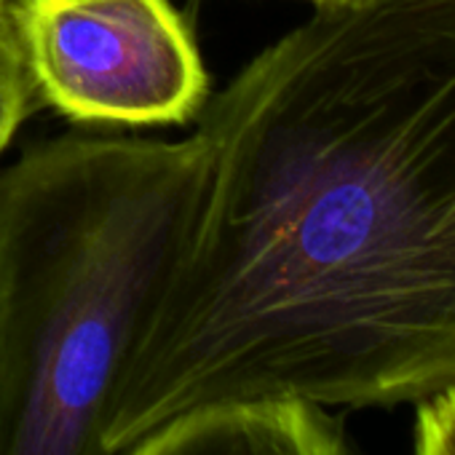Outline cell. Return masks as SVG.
Returning a JSON list of instances; mask_svg holds the SVG:
<instances>
[{"label":"cell","instance_id":"4","mask_svg":"<svg viewBox=\"0 0 455 455\" xmlns=\"http://www.w3.org/2000/svg\"><path fill=\"white\" fill-rule=\"evenodd\" d=\"M118 455H354L330 410L308 402L201 407L153 428Z\"/></svg>","mask_w":455,"mask_h":455},{"label":"cell","instance_id":"1","mask_svg":"<svg viewBox=\"0 0 455 455\" xmlns=\"http://www.w3.org/2000/svg\"><path fill=\"white\" fill-rule=\"evenodd\" d=\"M190 239L116 378L102 450L201 407L455 388V0H343L196 116Z\"/></svg>","mask_w":455,"mask_h":455},{"label":"cell","instance_id":"6","mask_svg":"<svg viewBox=\"0 0 455 455\" xmlns=\"http://www.w3.org/2000/svg\"><path fill=\"white\" fill-rule=\"evenodd\" d=\"M412 455H455V388L418 404Z\"/></svg>","mask_w":455,"mask_h":455},{"label":"cell","instance_id":"3","mask_svg":"<svg viewBox=\"0 0 455 455\" xmlns=\"http://www.w3.org/2000/svg\"><path fill=\"white\" fill-rule=\"evenodd\" d=\"M41 105L76 124L172 126L209 100V76L172 0H14Z\"/></svg>","mask_w":455,"mask_h":455},{"label":"cell","instance_id":"8","mask_svg":"<svg viewBox=\"0 0 455 455\" xmlns=\"http://www.w3.org/2000/svg\"><path fill=\"white\" fill-rule=\"evenodd\" d=\"M6 4H14V0H6Z\"/></svg>","mask_w":455,"mask_h":455},{"label":"cell","instance_id":"7","mask_svg":"<svg viewBox=\"0 0 455 455\" xmlns=\"http://www.w3.org/2000/svg\"><path fill=\"white\" fill-rule=\"evenodd\" d=\"M314 6H324V4H343V0H308Z\"/></svg>","mask_w":455,"mask_h":455},{"label":"cell","instance_id":"2","mask_svg":"<svg viewBox=\"0 0 455 455\" xmlns=\"http://www.w3.org/2000/svg\"><path fill=\"white\" fill-rule=\"evenodd\" d=\"M201 134L70 132L0 166V455H105L102 415L204 198Z\"/></svg>","mask_w":455,"mask_h":455},{"label":"cell","instance_id":"5","mask_svg":"<svg viewBox=\"0 0 455 455\" xmlns=\"http://www.w3.org/2000/svg\"><path fill=\"white\" fill-rule=\"evenodd\" d=\"M41 105L14 20L6 0H0V153L9 148L25 118Z\"/></svg>","mask_w":455,"mask_h":455}]
</instances>
